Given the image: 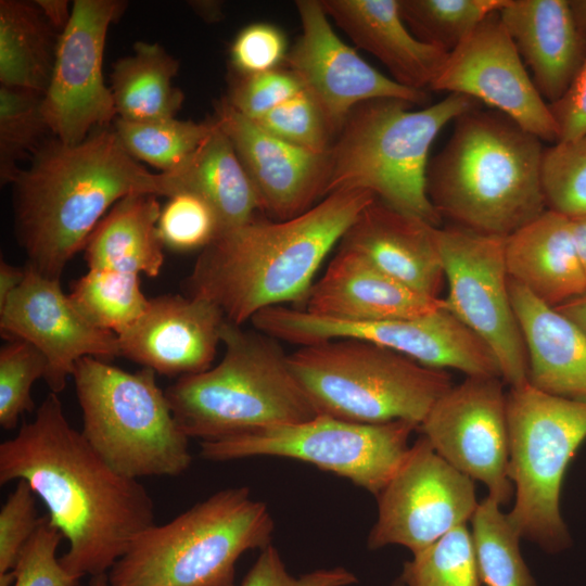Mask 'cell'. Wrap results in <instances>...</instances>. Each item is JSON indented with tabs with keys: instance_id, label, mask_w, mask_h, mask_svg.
<instances>
[{
	"instance_id": "cell-1",
	"label": "cell",
	"mask_w": 586,
	"mask_h": 586,
	"mask_svg": "<svg viewBox=\"0 0 586 586\" xmlns=\"http://www.w3.org/2000/svg\"><path fill=\"white\" fill-rule=\"evenodd\" d=\"M26 481L68 540L60 562L79 578L107 573L155 524L146 488L114 471L74 429L50 392L30 422L0 444V484Z\"/></svg>"
},
{
	"instance_id": "cell-2",
	"label": "cell",
	"mask_w": 586,
	"mask_h": 586,
	"mask_svg": "<svg viewBox=\"0 0 586 586\" xmlns=\"http://www.w3.org/2000/svg\"><path fill=\"white\" fill-rule=\"evenodd\" d=\"M374 199L367 190L336 191L291 219L255 216L221 231L195 260L187 295L214 303L240 326L269 307L304 306L324 258Z\"/></svg>"
},
{
	"instance_id": "cell-3",
	"label": "cell",
	"mask_w": 586,
	"mask_h": 586,
	"mask_svg": "<svg viewBox=\"0 0 586 586\" xmlns=\"http://www.w3.org/2000/svg\"><path fill=\"white\" fill-rule=\"evenodd\" d=\"M13 186L16 232L27 267L59 280L120 199L176 194L168 174L145 169L106 128L75 145L56 139L41 146Z\"/></svg>"
},
{
	"instance_id": "cell-4",
	"label": "cell",
	"mask_w": 586,
	"mask_h": 586,
	"mask_svg": "<svg viewBox=\"0 0 586 586\" xmlns=\"http://www.w3.org/2000/svg\"><path fill=\"white\" fill-rule=\"evenodd\" d=\"M542 142L481 105L458 116L426 169V193L442 220L507 238L542 215Z\"/></svg>"
},
{
	"instance_id": "cell-5",
	"label": "cell",
	"mask_w": 586,
	"mask_h": 586,
	"mask_svg": "<svg viewBox=\"0 0 586 586\" xmlns=\"http://www.w3.org/2000/svg\"><path fill=\"white\" fill-rule=\"evenodd\" d=\"M221 343L225 354L216 366L180 377L165 390L189 438L218 441L317 415L280 341L226 319Z\"/></svg>"
},
{
	"instance_id": "cell-6",
	"label": "cell",
	"mask_w": 586,
	"mask_h": 586,
	"mask_svg": "<svg viewBox=\"0 0 586 586\" xmlns=\"http://www.w3.org/2000/svg\"><path fill=\"white\" fill-rule=\"evenodd\" d=\"M399 99H374L356 106L328 152L324 198L342 190H367L378 200L434 227L442 218L426 193L429 151L440 131L481 105L459 93L421 110Z\"/></svg>"
},
{
	"instance_id": "cell-7",
	"label": "cell",
	"mask_w": 586,
	"mask_h": 586,
	"mask_svg": "<svg viewBox=\"0 0 586 586\" xmlns=\"http://www.w3.org/2000/svg\"><path fill=\"white\" fill-rule=\"evenodd\" d=\"M273 519L250 488L219 491L152 525L107 573L111 586H235L237 560L270 545Z\"/></svg>"
},
{
	"instance_id": "cell-8",
	"label": "cell",
	"mask_w": 586,
	"mask_h": 586,
	"mask_svg": "<svg viewBox=\"0 0 586 586\" xmlns=\"http://www.w3.org/2000/svg\"><path fill=\"white\" fill-rule=\"evenodd\" d=\"M290 367L317 415L357 423L419 425L453 386L447 370L422 366L384 346L339 339L300 346Z\"/></svg>"
},
{
	"instance_id": "cell-9",
	"label": "cell",
	"mask_w": 586,
	"mask_h": 586,
	"mask_svg": "<svg viewBox=\"0 0 586 586\" xmlns=\"http://www.w3.org/2000/svg\"><path fill=\"white\" fill-rule=\"evenodd\" d=\"M156 372H129L85 357L73 373L81 410L80 431L117 473L138 480L177 476L189 469V437L178 425Z\"/></svg>"
},
{
	"instance_id": "cell-10",
	"label": "cell",
	"mask_w": 586,
	"mask_h": 586,
	"mask_svg": "<svg viewBox=\"0 0 586 586\" xmlns=\"http://www.w3.org/2000/svg\"><path fill=\"white\" fill-rule=\"evenodd\" d=\"M507 421L514 488L508 520L521 539L560 552L571 545L560 512L561 487L586 438V402L551 395L527 382L507 392Z\"/></svg>"
},
{
	"instance_id": "cell-11",
	"label": "cell",
	"mask_w": 586,
	"mask_h": 586,
	"mask_svg": "<svg viewBox=\"0 0 586 586\" xmlns=\"http://www.w3.org/2000/svg\"><path fill=\"white\" fill-rule=\"evenodd\" d=\"M418 425L409 421L357 423L326 415L201 443V456L228 461L275 456L305 461L348 479L377 496L397 470Z\"/></svg>"
},
{
	"instance_id": "cell-12",
	"label": "cell",
	"mask_w": 586,
	"mask_h": 586,
	"mask_svg": "<svg viewBox=\"0 0 586 586\" xmlns=\"http://www.w3.org/2000/svg\"><path fill=\"white\" fill-rule=\"evenodd\" d=\"M253 326L279 341L300 346L339 339L361 340L425 367L455 369L467 377L501 378L491 348L446 306L417 317L382 321L334 320L297 307L275 306L259 311Z\"/></svg>"
},
{
	"instance_id": "cell-13",
	"label": "cell",
	"mask_w": 586,
	"mask_h": 586,
	"mask_svg": "<svg viewBox=\"0 0 586 586\" xmlns=\"http://www.w3.org/2000/svg\"><path fill=\"white\" fill-rule=\"evenodd\" d=\"M446 307L491 348L509 386L527 383V355L512 306L505 237L437 228Z\"/></svg>"
},
{
	"instance_id": "cell-14",
	"label": "cell",
	"mask_w": 586,
	"mask_h": 586,
	"mask_svg": "<svg viewBox=\"0 0 586 586\" xmlns=\"http://www.w3.org/2000/svg\"><path fill=\"white\" fill-rule=\"evenodd\" d=\"M377 499L369 548L400 545L412 553L467 524L479 505L474 481L444 460L423 435L409 447Z\"/></svg>"
},
{
	"instance_id": "cell-15",
	"label": "cell",
	"mask_w": 586,
	"mask_h": 586,
	"mask_svg": "<svg viewBox=\"0 0 586 586\" xmlns=\"http://www.w3.org/2000/svg\"><path fill=\"white\" fill-rule=\"evenodd\" d=\"M419 429L450 466L487 488L506 506L514 496L509 477L507 393L499 377H467L432 406Z\"/></svg>"
},
{
	"instance_id": "cell-16",
	"label": "cell",
	"mask_w": 586,
	"mask_h": 586,
	"mask_svg": "<svg viewBox=\"0 0 586 586\" xmlns=\"http://www.w3.org/2000/svg\"><path fill=\"white\" fill-rule=\"evenodd\" d=\"M124 9L123 1L76 0L68 23L60 31L52 76L42 95V114L50 131L65 144L82 142L92 128L102 129L116 118L102 64L109 27Z\"/></svg>"
},
{
	"instance_id": "cell-17",
	"label": "cell",
	"mask_w": 586,
	"mask_h": 586,
	"mask_svg": "<svg viewBox=\"0 0 586 586\" xmlns=\"http://www.w3.org/2000/svg\"><path fill=\"white\" fill-rule=\"evenodd\" d=\"M430 90L487 104L542 141L557 143L559 129L498 12L491 14L447 56Z\"/></svg>"
},
{
	"instance_id": "cell-18",
	"label": "cell",
	"mask_w": 586,
	"mask_h": 586,
	"mask_svg": "<svg viewBox=\"0 0 586 586\" xmlns=\"http://www.w3.org/2000/svg\"><path fill=\"white\" fill-rule=\"evenodd\" d=\"M302 34L284 64L323 112L334 137L352 111L374 99L426 103V91L404 87L367 63L334 31L320 0L295 2Z\"/></svg>"
},
{
	"instance_id": "cell-19",
	"label": "cell",
	"mask_w": 586,
	"mask_h": 586,
	"mask_svg": "<svg viewBox=\"0 0 586 586\" xmlns=\"http://www.w3.org/2000/svg\"><path fill=\"white\" fill-rule=\"evenodd\" d=\"M27 268L23 283L0 308V333L7 341H27L44 355L43 379L50 392L59 394L78 360L120 356L118 336L90 322L62 291L59 279Z\"/></svg>"
},
{
	"instance_id": "cell-20",
	"label": "cell",
	"mask_w": 586,
	"mask_h": 586,
	"mask_svg": "<svg viewBox=\"0 0 586 586\" xmlns=\"http://www.w3.org/2000/svg\"><path fill=\"white\" fill-rule=\"evenodd\" d=\"M214 119L231 141L257 195L259 212L273 220L296 217L324 199L328 153L290 144L235 111L224 98Z\"/></svg>"
},
{
	"instance_id": "cell-21",
	"label": "cell",
	"mask_w": 586,
	"mask_h": 586,
	"mask_svg": "<svg viewBox=\"0 0 586 586\" xmlns=\"http://www.w3.org/2000/svg\"><path fill=\"white\" fill-rule=\"evenodd\" d=\"M226 321L212 302L189 295L150 298L143 316L118 335L120 356L167 377L212 367Z\"/></svg>"
},
{
	"instance_id": "cell-22",
	"label": "cell",
	"mask_w": 586,
	"mask_h": 586,
	"mask_svg": "<svg viewBox=\"0 0 586 586\" xmlns=\"http://www.w3.org/2000/svg\"><path fill=\"white\" fill-rule=\"evenodd\" d=\"M437 228L375 198L346 230L339 247L419 293L440 297L445 275Z\"/></svg>"
},
{
	"instance_id": "cell-23",
	"label": "cell",
	"mask_w": 586,
	"mask_h": 586,
	"mask_svg": "<svg viewBox=\"0 0 586 586\" xmlns=\"http://www.w3.org/2000/svg\"><path fill=\"white\" fill-rule=\"evenodd\" d=\"M444 306V298L419 293L339 247L313 283L302 309L334 320L382 321L417 317Z\"/></svg>"
},
{
	"instance_id": "cell-24",
	"label": "cell",
	"mask_w": 586,
	"mask_h": 586,
	"mask_svg": "<svg viewBox=\"0 0 586 586\" xmlns=\"http://www.w3.org/2000/svg\"><path fill=\"white\" fill-rule=\"evenodd\" d=\"M548 104L569 89L586 58V31L568 0H508L498 12Z\"/></svg>"
},
{
	"instance_id": "cell-25",
	"label": "cell",
	"mask_w": 586,
	"mask_h": 586,
	"mask_svg": "<svg viewBox=\"0 0 586 586\" xmlns=\"http://www.w3.org/2000/svg\"><path fill=\"white\" fill-rule=\"evenodd\" d=\"M329 17L399 85L426 91L449 53L417 39L402 18L399 0H320Z\"/></svg>"
},
{
	"instance_id": "cell-26",
	"label": "cell",
	"mask_w": 586,
	"mask_h": 586,
	"mask_svg": "<svg viewBox=\"0 0 586 586\" xmlns=\"http://www.w3.org/2000/svg\"><path fill=\"white\" fill-rule=\"evenodd\" d=\"M509 291L526 348L527 382L542 392L586 402L585 334L511 279Z\"/></svg>"
},
{
	"instance_id": "cell-27",
	"label": "cell",
	"mask_w": 586,
	"mask_h": 586,
	"mask_svg": "<svg viewBox=\"0 0 586 586\" xmlns=\"http://www.w3.org/2000/svg\"><path fill=\"white\" fill-rule=\"evenodd\" d=\"M509 279L543 303L559 307L586 294V275L571 218L546 209L506 239Z\"/></svg>"
},
{
	"instance_id": "cell-28",
	"label": "cell",
	"mask_w": 586,
	"mask_h": 586,
	"mask_svg": "<svg viewBox=\"0 0 586 586\" xmlns=\"http://www.w3.org/2000/svg\"><path fill=\"white\" fill-rule=\"evenodd\" d=\"M151 193L120 199L100 220L84 247L88 269L158 276L164 244L157 230L161 205Z\"/></svg>"
},
{
	"instance_id": "cell-29",
	"label": "cell",
	"mask_w": 586,
	"mask_h": 586,
	"mask_svg": "<svg viewBox=\"0 0 586 586\" xmlns=\"http://www.w3.org/2000/svg\"><path fill=\"white\" fill-rule=\"evenodd\" d=\"M168 175L176 194L193 193L214 208L221 231L245 224L259 212L254 186L231 141L215 119L212 132L195 153Z\"/></svg>"
},
{
	"instance_id": "cell-30",
	"label": "cell",
	"mask_w": 586,
	"mask_h": 586,
	"mask_svg": "<svg viewBox=\"0 0 586 586\" xmlns=\"http://www.w3.org/2000/svg\"><path fill=\"white\" fill-rule=\"evenodd\" d=\"M59 36L35 2L1 0V86L43 95L52 76Z\"/></svg>"
},
{
	"instance_id": "cell-31",
	"label": "cell",
	"mask_w": 586,
	"mask_h": 586,
	"mask_svg": "<svg viewBox=\"0 0 586 586\" xmlns=\"http://www.w3.org/2000/svg\"><path fill=\"white\" fill-rule=\"evenodd\" d=\"M179 61L157 43L138 41L111 75L116 117L145 122L175 117L183 93L173 86Z\"/></svg>"
},
{
	"instance_id": "cell-32",
	"label": "cell",
	"mask_w": 586,
	"mask_h": 586,
	"mask_svg": "<svg viewBox=\"0 0 586 586\" xmlns=\"http://www.w3.org/2000/svg\"><path fill=\"white\" fill-rule=\"evenodd\" d=\"M139 277L111 269H88L73 282L68 295L90 322L118 336L148 308L150 298L143 294Z\"/></svg>"
},
{
	"instance_id": "cell-33",
	"label": "cell",
	"mask_w": 586,
	"mask_h": 586,
	"mask_svg": "<svg viewBox=\"0 0 586 586\" xmlns=\"http://www.w3.org/2000/svg\"><path fill=\"white\" fill-rule=\"evenodd\" d=\"M501 505L486 496L471 519L481 582L486 586H536L520 550V536Z\"/></svg>"
},
{
	"instance_id": "cell-34",
	"label": "cell",
	"mask_w": 586,
	"mask_h": 586,
	"mask_svg": "<svg viewBox=\"0 0 586 586\" xmlns=\"http://www.w3.org/2000/svg\"><path fill=\"white\" fill-rule=\"evenodd\" d=\"M114 125L119 142L133 158L169 174L195 153L212 132L214 119L195 123L171 117L133 122L116 117Z\"/></svg>"
},
{
	"instance_id": "cell-35",
	"label": "cell",
	"mask_w": 586,
	"mask_h": 586,
	"mask_svg": "<svg viewBox=\"0 0 586 586\" xmlns=\"http://www.w3.org/2000/svg\"><path fill=\"white\" fill-rule=\"evenodd\" d=\"M508 0H399L403 21L420 41L447 53Z\"/></svg>"
},
{
	"instance_id": "cell-36",
	"label": "cell",
	"mask_w": 586,
	"mask_h": 586,
	"mask_svg": "<svg viewBox=\"0 0 586 586\" xmlns=\"http://www.w3.org/2000/svg\"><path fill=\"white\" fill-rule=\"evenodd\" d=\"M405 586H481L471 530L460 525L404 563Z\"/></svg>"
},
{
	"instance_id": "cell-37",
	"label": "cell",
	"mask_w": 586,
	"mask_h": 586,
	"mask_svg": "<svg viewBox=\"0 0 586 586\" xmlns=\"http://www.w3.org/2000/svg\"><path fill=\"white\" fill-rule=\"evenodd\" d=\"M49 126L42 114V94L0 87V180L13 183L21 170L17 163L39 151Z\"/></svg>"
},
{
	"instance_id": "cell-38",
	"label": "cell",
	"mask_w": 586,
	"mask_h": 586,
	"mask_svg": "<svg viewBox=\"0 0 586 586\" xmlns=\"http://www.w3.org/2000/svg\"><path fill=\"white\" fill-rule=\"evenodd\" d=\"M542 181L547 209L586 215V135L545 149Z\"/></svg>"
},
{
	"instance_id": "cell-39",
	"label": "cell",
	"mask_w": 586,
	"mask_h": 586,
	"mask_svg": "<svg viewBox=\"0 0 586 586\" xmlns=\"http://www.w3.org/2000/svg\"><path fill=\"white\" fill-rule=\"evenodd\" d=\"M47 359L31 343L9 340L0 349V425L14 429L21 416L35 409L34 383L44 378Z\"/></svg>"
},
{
	"instance_id": "cell-40",
	"label": "cell",
	"mask_w": 586,
	"mask_h": 586,
	"mask_svg": "<svg viewBox=\"0 0 586 586\" xmlns=\"http://www.w3.org/2000/svg\"><path fill=\"white\" fill-rule=\"evenodd\" d=\"M253 122L275 137L314 153H328L335 139L320 106L305 90Z\"/></svg>"
},
{
	"instance_id": "cell-41",
	"label": "cell",
	"mask_w": 586,
	"mask_h": 586,
	"mask_svg": "<svg viewBox=\"0 0 586 586\" xmlns=\"http://www.w3.org/2000/svg\"><path fill=\"white\" fill-rule=\"evenodd\" d=\"M157 230L164 246L188 252L206 247L221 228L216 212L205 200L180 192L162 207Z\"/></svg>"
},
{
	"instance_id": "cell-42",
	"label": "cell",
	"mask_w": 586,
	"mask_h": 586,
	"mask_svg": "<svg viewBox=\"0 0 586 586\" xmlns=\"http://www.w3.org/2000/svg\"><path fill=\"white\" fill-rule=\"evenodd\" d=\"M62 538L48 517H41L20 553L13 570V586H77L79 577L68 572L55 556Z\"/></svg>"
},
{
	"instance_id": "cell-43",
	"label": "cell",
	"mask_w": 586,
	"mask_h": 586,
	"mask_svg": "<svg viewBox=\"0 0 586 586\" xmlns=\"http://www.w3.org/2000/svg\"><path fill=\"white\" fill-rule=\"evenodd\" d=\"M304 91L300 79L288 68L240 75L226 100L240 114L256 120Z\"/></svg>"
},
{
	"instance_id": "cell-44",
	"label": "cell",
	"mask_w": 586,
	"mask_h": 586,
	"mask_svg": "<svg viewBox=\"0 0 586 586\" xmlns=\"http://www.w3.org/2000/svg\"><path fill=\"white\" fill-rule=\"evenodd\" d=\"M36 494L18 480L0 510V574L14 570L20 553L38 527Z\"/></svg>"
},
{
	"instance_id": "cell-45",
	"label": "cell",
	"mask_w": 586,
	"mask_h": 586,
	"mask_svg": "<svg viewBox=\"0 0 586 586\" xmlns=\"http://www.w3.org/2000/svg\"><path fill=\"white\" fill-rule=\"evenodd\" d=\"M284 33L270 23L258 22L239 31L230 47V61L239 75L279 68L288 55Z\"/></svg>"
},
{
	"instance_id": "cell-46",
	"label": "cell",
	"mask_w": 586,
	"mask_h": 586,
	"mask_svg": "<svg viewBox=\"0 0 586 586\" xmlns=\"http://www.w3.org/2000/svg\"><path fill=\"white\" fill-rule=\"evenodd\" d=\"M356 582L355 575L343 568L318 570L294 577L288 573L277 549L270 544L262 549L241 586H347Z\"/></svg>"
},
{
	"instance_id": "cell-47",
	"label": "cell",
	"mask_w": 586,
	"mask_h": 586,
	"mask_svg": "<svg viewBox=\"0 0 586 586\" xmlns=\"http://www.w3.org/2000/svg\"><path fill=\"white\" fill-rule=\"evenodd\" d=\"M549 107L558 125V142L586 135V58L566 92Z\"/></svg>"
},
{
	"instance_id": "cell-48",
	"label": "cell",
	"mask_w": 586,
	"mask_h": 586,
	"mask_svg": "<svg viewBox=\"0 0 586 586\" xmlns=\"http://www.w3.org/2000/svg\"><path fill=\"white\" fill-rule=\"evenodd\" d=\"M28 268L17 267L0 259V308L4 306L12 293L23 283Z\"/></svg>"
},
{
	"instance_id": "cell-49",
	"label": "cell",
	"mask_w": 586,
	"mask_h": 586,
	"mask_svg": "<svg viewBox=\"0 0 586 586\" xmlns=\"http://www.w3.org/2000/svg\"><path fill=\"white\" fill-rule=\"evenodd\" d=\"M48 22L56 29L63 30L71 17L68 2L65 0H37L34 1Z\"/></svg>"
},
{
	"instance_id": "cell-50",
	"label": "cell",
	"mask_w": 586,
	"mask_h": 586,
	"mask_svg": "<svg viewBox=\"0 0 586 586\" xmlns=\"http://www.w3.org/2000/svg\"><path fill=\"white\" fill-rule=\"evenodd\" d=\"M556 309L573 321L586 336V294L556 307Z\"/></svg>"
},
{
	"instance_id": "cell-51",
	"label": "cell",
	"mask_w": 586,
	"mask_h": 586,
	"mask_svg": "<svg viewBox=\"0 0 586 586\" xmlns=\"http://www.w3.org/2000/svg\"><path fill=\"white\" fill-rule=\"evenodd\" d=\"M190 7L206 22H216L221 20L222 4L220 1H190Z\"/></svg>"
},
{
	"instance_id": "cell-52",
	"label": "cell",
	"mask_w": 586,
	"mask_h": 586,
	"mask_svg": "<svg viewBox=\"0 0 586 586\" xmlns=\"http://www.w3.org/2000/svg\"><path fill=\"white\" fill-rule=\"evenodd\" d=\"M577 252L586 275V215L571 218Z\"/></svg>"
},
{
	"instance_id": "cell-53",
	"label": "cell",
	"mask_w": 586,
	"mask_h": 586,
	"mask_svg": "<svg viewBox=\"0 0 586 586\" xmlns=\"http://www.w3.org/2000/svg\"><path fill=\"white\" fill-rule=\"evenodd\" d=\"M578 25L586 31V0L570 1Z\"/></svg>"
},
{
	"instance_id": "cell-54",
	"label": "cell",
	"mask_w": 586,
	"mask_h": 586,
	"mask_svg": "<svg viewBox=\"0 0 586 586\" xmlns=\"http://www.w3.org/2000/svg\"><path fill=\"white\" fill-rule=\"evenodd\" d=\"M90 586H111L107 573L91 576Z\"/></svg>"
},
{
	"instance_id": "cell-55",
	"label": "cell",
	"mask_w": 586,
	"mask_h": 586,
	"mask_svg": "<svg viewBox=\"0 0 586 586\" xmlns=\"http://www.w3.org/2000/svg\"><path fill=\"white\" fill-rule=\"evenodd\" d=\"M392 586H405L402 582H397L395 584H393Z\"/></svg>"
}]
</instances>
